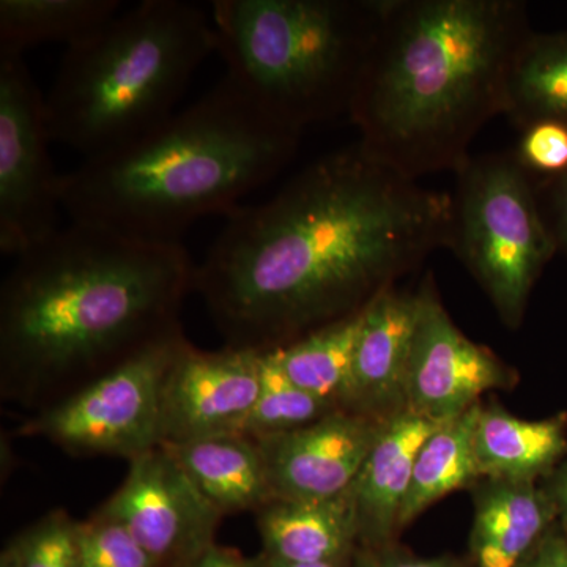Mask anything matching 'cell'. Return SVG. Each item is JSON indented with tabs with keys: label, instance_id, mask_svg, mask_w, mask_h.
Returning a JSON list of instances; mask_svg holds the SVG:
<instances>
[{
	"label": "cell",
	"instance_id": "obj_1",
	"mask_svg": "<svg viewBox=\"0 0 567 567\" xmlns=\"http://www.w3.org/2000/svg\"><path fill=\"white\" fill-rule=\"evenodd\" d=\"M227 218L196 265L194 290L227 346L260 352L357 315L446 248L453 197L410 181L358 141Z\"/></svg>",
	"mask_w": 567,
	"mask_h": 567
},
{
	"label": "cell",
	"instance_id": "obj_18",
	"mask_svg": "<svg viewBox=\"0 0 567 567\" xmlns=\"http://www.w3.org/2000/svg\"><path fill=\"white\" fill-rule=\"evenodd\" d=\"M567 454V413L522 420L499 405H480L475 456L481 477L540 483Z\"/></svg>",
	"mask_w": 567,
	"mask_h": 567
},
{
	"label": "cell",
	"instance_id": "obj_26",
	"mask_svg": "<svg viewBox=\"0 0 567 567\" xmlns=\"http://www.w3.org/2000/svg\"><path fill=\"white\" fill-rule=\"evenodd\" d=\"M78 547L81 567H156L121 522L99 511L78 522Z\"/></svg>",
	"mask_w": 567,
	"mask_h": 567
},
{
	"label": "cell",
	"instance_id": "obj_34",
	"mask_svg": "<svg viewBox=\"0 0 567 567\" xmlns=\"http://www.w3.org/2000/svg\"><path fill=\"white\" fill-rule=\"evenodd\" d=\"M0 567H20L13 544H10V546L3 550L2 558H0Z\"/></svg>",
	"mask_w": 567,
	"mask_h": 567
},
{
	"label": "cell",
	"instance_id": "obj_10",
	"mask_svg": "<svg viewBox=\"0 0 567 567\" xmlns=\"http://www.w3.org/2000/svg\"><path fill=\"white\" fill-rule=\"evenodd\" d=\"M132 533L156 567H185L213 546L223 516L166 446L133 458L121 487L99 507Z\"/></svg>",
	"mask_w": 567,
	"mask_h": 567
},
{
	"label": "cell",
	"instance_id": "obj_19",
	"mask_svg": "<svg viewBox=\"0 0 567 567\" xmlns=\"http://www.w3.org/2000/svg\"><path fill=\"white\" fill-rule=\"evenodd\" d=\"M163 446L223 517L256 514L274 499L262 453L249 436H205Z\"/></svg>",
	"mask_w": 567,
	"mask_h": 567
},
{
	"label": "cell",
	"instance_id": "obj_13",
	"mask_svg": "<svg viewBox=\"0 0 567 567\" xmlns=\"http://www.w3.org/2000/svg\"><path fill=\"white\" fill-rule=\"evenodd\" d=\"M386 420L336 410L306 427L256 440L274 499L346 495Z\"/></svg>",
	"mask_w": 567,
	"mask_h": 567
},
{
	"label": "cell",
	"instance_id": "obj_21",
	"mask_svg": "<svg viewBox=\"0 0 567 567\" xmlns=\"http://www.w3.org/2000/svg\"><path fill=\"white\" fill-rule=\"evenodd\" d=\"M122 11L118 0H2L0 51L22 54L41 43L76 47Z\"/></svg>",
	"mask_w": 567,
	"mask_h": 567
},
{
	"label": "cell",
	"instance_id": "obj_20",
	"mask_svg": "<svg viewBox=\"0 0 567 567\" xmlns=\"http://www.w3.org/2000/svg\"><path fill=\"white\" fill-rule=\"evenodd\" d=\"M361 312L363 309L309 331L289 344L270 349L295 385L339 410H350L352 405Z\"/></svg>",
	"mask_w": 567,
	"mask_h": 567
},
{
	"label": "cell",
	"instance_id": "obj_24",
	"mask_svg": "<svg viewBox=\"0 0 567 567\" xmlns=\"http://www.w3.org/2000/svg\"><path fill=\"white\" fill-rule=\"evenodd\" d=\"M303 388L295 385L282 371L274 350H260V388L256 405L244 431L252 440L286 434L336 412Z\"/></svg>",
	"mask_w": 567,
	"mask_h": 567
},
{
	"label": "cell",
	"instance_id": "obj_25",
	"mask_svg": "<svg viewBox=\"0 0 567 567\" xmlns=\"http://www.w3.org/2000/svg\"><path fill=\"white\" fill-rule=\"evenodd\" d=\"M20 567H81L78 522L51 511L13 540Z\"/></svg>",
	"mask_w": 567,
	"mask_h": 567
},
{
	"label": "cell",
	"instance_id": "obj_5",
	"mask_svg": "<svg viewBox=\"0 0 567 567\" xmlns=\"http://www.w3.org/2000/svg\"><path fill=\"white\" fill-rule=\"evenodd\" d=\"M216 52L212 17L182 0H144L66 48L44 95L52 142L84 155L115 151L174 115Z\"/></svg>",
	"mask_w": 567,
	"mask_h": 567
},
{
	"label": "cell",
	"instance_id": "obj_30",
	"mask_svg": "<svg viewBox=\"0 0 567 567\" xmlns=\"http://www.w3.org/2000/svg\"><path fill=\"white\" fill-rule=\"evenodd\" d=\"M520 567H567V536L558 524Z\"/></svg>",
	"mask_w": 567,
	"mask_h": 567
},
{
	"label": "cell",
	"instance_id": "obj_12",
	"mask_svg": "<svg viewBox=\"0 0 567 567\" xmlns=\"http://www.w3.org/2000/svg\"><path fill=\"white\" fill-rule=\"evenodd\" d=\"M260 388L259 350L183 347L163 390L162 445L244 434Z\"/></svg>",
	"mask_w": 567,
	"mask_h": 567
},
{
	"label": "cell",
	"instance_id": "obj_22",
	"mask_svg": "<svg viewBox=\"0 0 567 567\" xmlns=\"http://www.w3.org/2000/svg\"><path fill=\"white\" fill-rule=\"evenodd\" d=\"M480 405L443 423L417 453L409 494L399 516L405 528L443 496L473 487L483 480L475 456V424Z\"/></svg>",
	"mask_w": 567,
	"mask_h": 567
},
{
	"label": "cell",
	"instance_id": "obj_4",
	"mask_svg": "<svg viewBox=\"0 0 567 567\" xmlns=\"http://www.w3.org/2000/svg\"><path fill=\"white\" fill-rule=\"evenodd\" d=\"M300 137L226 76L140 140L63 174L62 207L71 221L181 244L194 221L229 216L246 194L281 173Z\"/></svg>",
	"mask_w": 567,
	"mask_h": 567
},
{
	"label": "cell",
	"instance_id": "obj_15",
	"mask_svg": "<svg viewBox=\"0 0 567 567\" xmlns=\"http://www.w3.org/2000/svg\"><path fill=\"white\" fill-rule=\"evenodd\" d=\"M442 424L406 409L383 424L349 491L361 546L386 547L399 532L417 453Z\"/></svg>",
	"mask_w": 567,
	"mask_h": 567
},
{
	"label": "cell",
	"instance_id": "obj_16",
	"mask_svg": "<svg viewBox=\"0 0 567 567\" xmlns=\"http://www.w3.org/2000/svg\"><path fill=\"white\" fill-rule=\"evenodd\" d=\"M470 554L475 567H520L558 524L543 483L491 480L475 484Z\"/></svg>",
	"mask_w": 567,
	"mask_h": 567
},
{
	"label": "cell",
	"instance_id": "obj_28",
	"mask_svg": "<svg viewBox=\"0 0 567 567\" xmlns=\"http://www.w3.org/2000/svg\"><path fill=\"white\" fill-rule=\"evenodd\" d=\"M536 194L557 251L567 256V175L536 185Z\"/></svg>",
	"mask_w": 567,
	"mask_h": 567
},
{
	"label": "cell",
	"instance_id": "obj_31",
	"mask_svg": "<svg viewBox=\"0 0 567 567\" xmlns=\"http://www.w3.org/2000/svg\"><path fill=\"white\" fill-rule=\"evenodd\" d=\"M185 567H262V561H260V558H245L235 548L213 544Z\"/></svg>",
	"mask_w": 567,
	"mask_h": 567
},
{
	"label": "cell",
	"instance_id": "obj_3",
	"mask_svg": "<svg viewBox=\"0 0 567 567\" xmlns=\"http://www.w3.org/2000/svg\"><path fill=\"white\" fill-rule=\"evenodd\" d=\"M532 33L520 0H386L347 114L365 151L410 181L456 174Z\"/></svg>",
	"mask_w": 567,
	"mask_h": 567
},
{
	"label": "cell",
	"instance_id": "obj_27",
	"mask_svg": "<svg viewBox=\"0 0 567 567\" xmlns=\"http://www.w3.org/2000/svg\"><path fill=\"white\" fill-rule=\"evenodd\" d=\"M518 132L513 153L535 186L567 175V123L537 121Z\"/></svg>",
	"mask_w": 567,
	"mask_h": 567
},
{
	"label": "cell",
	"instance_id": "obj_17",
	"mask_svg": "<svg viewBox=\"0 0 567 567\" xmlns=\"http://www.w3.org/2000/svg\"><path fill=\"white\" fill-rule=\"evenodd\" d=\"M264 555L293 565H344L360 546L349 492L331 499H271L257 511Z\"/></svg>",
	"mask_w": 567,
	"mask_h": 567
},
{
	"label": "cell",
	"instance_id": "obj_7",
	"mask_svg": "<svg viewBox=\"0 0 567 567\" xmlns=\"http://www.w3.org/2000/svg\"><path fill=\"white\" fill-rule=\"evenodd\" d=\"M456 178L446 248L486 290L503 322L517 328L558 252L535 183L513 152L470 156Z\"/></svg>",
	"mask_w": 567,
	"mask_h": 567
},
{
	"label": "cell",
	"instance_id": "obj_9",
	"mask_svg": "<svg viewBox=\"0 0 567 567\" xmlns=\"http://www.w3.org/2000/svg\"><path fill=\"white\" fill-rule=\"evenodd\" d=\"M44 95L22 54L0 51V251L20 257L62 229Z\"/></svg>",
	"mask_w": 567,
	"mask_h": 567
},
{
	"label": "cell",
	"instance_id": "obj_6",
	"mask_svg": "<svg viewBox=\"0 0 567 567\" xmlns=\"http://www.w3.org/2000/svg\"><path fill=\"white\" fill-rule=\"evenodd\" d=\"M386 0H216V52L276 122L306 126L349 114Z\"/></svg>",
	"mask_w": 567,
	"mask_h": 567
},
{
	"label": "cell",
	"instance_id": "obj_14",
	"mask_svg": "<svg viewBox=\"0 0 567 567\" xmlns=\"http://www.w3.org/2000/svg\"><path fill=\"white\" fill-rule=\"evenodd\" d=\"M417 322V295L393 286L364 306L353 363L350 412L375 417L405 409V385Z\"/></svg>",
	"mask_w": 567,
	"mask_h": 567
},
{
	"label": "cell",
	"instance_id": "obj_2",
	"mask_svg": "<svg viewBox=\"0 0 567 567\" xmlns=\"http://www.w3.org/2000/svg\"><path fill=\"white\" fill-rule=\"evenodd\" d=\"M196 265L182 244L71 221L0 292V395L33 413L181 330Z\"/></svg>",
	"mask_w": 567,
	"mask_h": 567
},
{
	"label": "cell",
	"instance_id": "obj_29",
	"mask_svg": "<svg viewBox=\"0 0 567 567\" xmlns=\"http://www.w3.org/2000/svg\"><path fill=\"white\" fill-rule=\"evenodd\" d=\"M354 557L352 567H462L451 557L417 558L413 555L391 551L390 548H364Z\"/></svg>",
	"mask_w": 567,
	"mask_h": 567
},
{
	"label": "cell",
	"instance_id": "obj_23",
	"mask_svg": "<svg viewBox=\"0 0 567 567\" xmlns=\"http://www.w3.org/2000/svg\"><path fill=\"white\" fill-rule=\"evenodd\" d=\"M505 115L522 130L537 121L567 123V31L533 32L507 85Z\"/></svg>",
	"mask_w": 567,
	"mask_h": 567
},
{
	"label": "cell",
	"instance_id": "obj_8",
	"mask_svg": "<svg viewBox=\"0 0 567 567\" xmlns=\"http://www.w3.org/2000/svg\"><path fill=\"white\" fill-rule=\"evenodd\" d=\"M186 344L181 328L58 404L32 413L17 434L48 440L71 456L132 462L162 445L164 382Z\"/></svg>",
	"mask_w": 567,
	"mask_h": 567
},
{
	"label": "cell",
	"instance_id": "obj_32",
	"mask_svg": "<svg viewBox=\"0 0 567 567\" xmlns=\"http://www.w3.org/2000/svg\"><path fill=\"white\" fill-rule=\"evenodd\" d=\"M540 483H543L547 494L550 495L555 509H557L559 528L567 536V454L555 466L554 472L546 480L540 481Z\"/></svg>",
	"mask_w": 567,
	"mask_h": 567
},
{
	"label": "cell",
	"instance_id": "obj_33",
	"mask_svg": "<svg viewBox=\"0 0 567 567\" xmlns=\"http://www.w3.org/2000/svg\"><path fill=\"white\" fill-rule=\"evenodd\" d=\"M260 561H262V567H349L350 563H344V565H293V563H286L281 561V559L267 557V555H262Z\"/></svg>",
	"mask_w": 567,
	"mask_h": 567
},
{
	"label": "cell",
	"instance_id": "obj_11",
	"mask_svg": "<svg viewBox=\"0 0 567 567\" xmlns=\"http://www.w3.org/2000/svg\"><path fill=\"white\" fill-rule=\"evenodd\" d=\"M417 295V322L405 385V409L435 423L456 420L516 372L456 327L431 281Z\"/></svg>",
	"mask_w": 567,
	"mask_h": 567
}]
</instances>
